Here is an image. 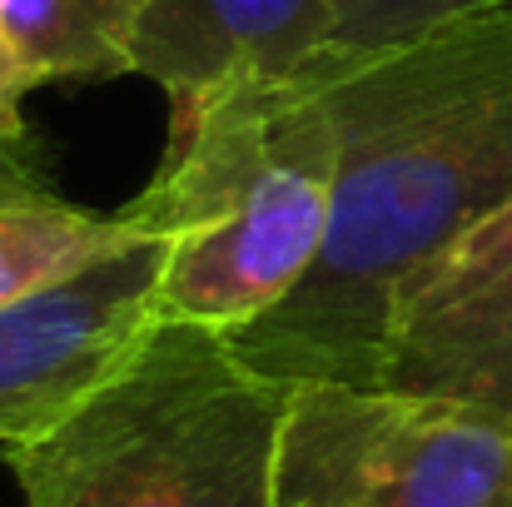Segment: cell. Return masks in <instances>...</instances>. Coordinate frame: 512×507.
Here are the masks:
<instances>
[{"instance_id":"cell-1","label":"cell","mask_w":512,"mask_h":507,"mask_svg":"<svg viewBox=\"0 0 512 507\" xmlns=\"http://www.w3.org/2000/svg\"><path fill=\"white\" fill-rule=\"evenodd\" d=\"M289 80L334 135V224L309 279L229 343L279 383H378L393 289L512 204V10L319 50Z\"/></svg>"},{"instance_id":"cell-2","label":"cell","mask_w":512,"mask_h":507,"mask_svg":"<svg viewBox=\"0 0 512 507\" xmlns=\"http://www.w3.org/2000/svg\"><path fill=\"white\" fill-rule=\"evenodd\" d=\"M334 135L294 80L170 105V145L125 209L165 239L160 319L239 334L319 264L334 224Z\"/></svg>"},{"instance_id":"cell-3","label":"cell","mask_w":512,"mask_h":507,"mask_svg":"<svg viewBox=\"0 0 512 507\" xmlns=\"http://www.w3.org/2000/svg\"><path fill=\"white\" fill-rule=\"evenodd\" d=\"M289 383L229 334L155 319L65 418L5 468L25 507H274Z\"/></svg>"},{"instance_id":"cell-4","label":"cell","mask_w":512,"mask_h":507,"mask_svg":"<svg viewBox=\"0 0 512 507\" xmlns=\"http://www.w3.org/2000/svg\"><path fill=\"white\" fill-rule=\"evenodd\" d=\"M274 507H512V418L383 383H289Z\"/></svg>"},{"instance_id":"cell-5","label":"cell","mask_w":512,"mask_h":507,"mask_svg":"<svg viewBox=\"0 0 512 507\" xmlns=\"http://www.w3.org/2000/svg\"><path fill=\"white\" fill-rule=\"evenodd\" d=\"M378 383L512 418V204L393 289Z\"/></svg>"},{"instance_id":"cell-6","label":"cell","mask_w":512,"mask_h":507,"mask_svg":"<svg viewBox=\"0 0 512 507\" xmlns=\"http://www.w3.org/2000/svg\"><path fill=\"white\" fill-rule=\"evenodd\" d=\"M165 239L145 234L105 264L0 309V448L65 418L160 319Z\"/></svg>"},{"instance_id":"cell-7","label":"cell","mask_w":512,"mask_h":507,"mask_svg":"<svg viewBox=\"0 0 512 507\" xmlns=\"http://www.w3.org/2000/svg\"><path fill=\"white\" fill-rule=\"evenodd\" d=\"M334 30V0H155L140 20L130 75L160 85L170 105L229 85L299 75Z\"/></svg>"},{"instance_id":"cell-8","label":"cell","mask_w":512,"mask_h":507,"mask_svg":"<svg viewBox=\"0 0 512 507\" xmlns=\"http://www.w3.org/2000/svg\"><path fill=\"white\" fill-rule=\"evenodd\" d=\"M145 234L150 229L130 209L95 214L60 194L0 199V309H15V304L105 264L110 254L130 249Z\"/></svg>"},{"instance_id":"cell-9","label":"cell","mask_w":512,"mask_h":507,"mask_svg":"<svg viewBox=\"0 0 512 507\" xmlns=\"http://www.w3.org/2000/svg\"><path fill=\"white\" fill-rule=\"evenodd\" d=\"M155 0H0V35L35 85L130 75L140 20Z\"/></svg>"},{"instance_id":"cell-10","label":"cell","mask_w":512,"mask_h":507,"mask_svg":"<svg viewBox=\"0 0 512 507\" xmlns=\"http://www.w3.org/2000/svg\"><path fill=\"white\" fill-rule=\"evenodd\" d=\"M488 10H512V0H334V30L324 50L334 55L378 50V45L423 35L463 15H488Z\"/></svg>"},{"instance_id":"cell-11","label":"cell","mask_w":512,"mask_h":507,"mask_svg":"<svg viewBox=\"0 0 512 507\" xmlns=\"http://www.w3.org/2000/svg\"><path fill=\"white\" fill-rule=\"evenodd\" d=\"M15 194H55L35 140H0V199Z\"/></svg>"},{"instance_id":"cell-12","label":"cell","mask_w":512,"mask_h":507,"mask_svg":"<svg viewBox=\"0 0 512 507\" xmlns=\"http://www.w3.org/2000/svg\"><path fill=\"white\" fill-rule=\"evenodd\" d=\"M30 90H35L30 70L20 65V55L0 35V140H30L25 135V115H20V105H25Z\"/></svg>"}]
</instances>
